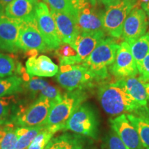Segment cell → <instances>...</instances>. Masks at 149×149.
Wrapping results in <instances>:
<instances>
[{
	"mask_svg": "<svg viewBox=\"0 0 149 149\" xmlns=\"http://www.w3.org/2000/svg\"><path fill=\"white\" fill-rule=\"evenodd\" d=\"M97 98L104 111L113 117L133 113L141 107L118 81L99 86Z\"/></svg>",
	"mask_w": 149,
	"mask_h": 149,
	"instance_id": "1",
	"label": "cell"
},
{
	"mask_svg": "<svg viewBox=\"0 0 149 149\" xmlns=\"http://www.w3.org/2000/svg\"><path fill=\"white\" fill-rule=\"evenodd\" d=\"M88 97L86 89H77L63 95L62 99L53 105L44 125L56 133L64 131L65 124L74 111Z\"/></svg>",
	"mask_w": 149,
	"mask_h": 149,
	"instance_id": "2",
	"label": "cell"
},
{
	"mask_svg": "<svg viewBox=\"0 0 149 149\" xmlns=\"http://www.w3.org/2000/svg\"><path fill=\"white\" fill-rule=\"evenodd\" d=\"M120 45L113 38H104L81 64L95 75L99 82L109 77V69L114 62Z\"/></svg>",
	"mask_w": 149,
	"mask_h": 149,
	"instance_id": "3",
	"label": "cell"
},
{
	"mask_svg": "<svg viewBox=\"0 0 149 149\" xmlns=\"http://www.w3.org/2000/svg\"><path fill=\"white\" fill-rule=\"evenodd\" d=\"M72 133L96 140L100 134V120L95 110L90 104L79 106L65 124L64 131Z\"/></svg>",
	"mask_w": 149,
	"mask_h": 149,
	"instance_id": "4",
	"label": "cell"
},
{
	"mask_svg": "<svg viewBox=\"0 0 149 149\" xmlns=\"http://www.w3.org/2000/svg\"><path fill=\"white\" fill-rule=\"evenodd\" d=\"M55 103L57 102L48 98L38 96L31 104L17 109L9 123L13 124L16 127H35L44 125Z\"/></svg>",
	"mask_w": 149,
	"mask_h": 149,
	"instance_id": "5",
	"label": "cell"
},
{
	"mask_svg": "<svg viewBox=\"0 0 149 149\" xmlns=\"http://www.w3.org/2000/svg\"><path fill=\"white\" fill-rule=\"evenodd\" d=\"M55 79L68 91L77 89L88 90L99 83L95 75L81 64L60 66Z\"/></svg>",
	"mask_w": 149,
	"mask_h": 149,
	"instance_id": "6",
	"label": "cell"
},
{
	"mask_svg": "<svg viewBox=\"0 0 149 149\" xmlns=\"http://www.w3.org/2000/svg\"><path fill=\"white\" fill-rule=\"evenodd\" d=\"M137 0H121L107 6L103 15L104 31L113 38H120L126 17L136 6Z\"/></svg>",
	"mask_w": 149,
	"mask_h": 149,
	"instance_id": "7",
	"label": "cell"
},
{
	"mask_svg": "<svg viewBox=\"0 0 149 149\" xmlns=\"http://www.w3.org/2000/svg\"><path fill=\"white\" fill-rule=\"evenodd\" d=\"M35 19L37 26L47 46L48 51H55L62 44L55 22L48 5L38 1L35 8Z\"/></svg>",
	"mask_w": 149,
	"mask_h": 149,
	"instance_id": "8",
	"label": "cell"
},
{
	"mask_svg": "<svg viewBox=\"0 0 149 149\" xmlns=\"http://www.w3.org/2000/svg\"><path fill=\"white\" fill-rule=\"evenodd\" d=\"M19 51L29 53L36 51L39 53L48 51L45 41L37 26L35 17L32 19L22 22L17 40Z\"/></svg>",
	"mask_w": 149,
	"mask_h": 149,
	"instance_id": "9",
	"label": "cell"
},
{
	"mask_svg": "<svg viewBox=\"0 0 149 149\" xmlns=\"http://www.w3.org/2000/svg\"><path fill=\"white\" fill-rule=\"evenodd\" d=\"M103 15L104 13L98 10L88 1L83 3L77 9L74 17L79 33H105Z\"/></svg>",
	"mask_w": 149,
	"mask_h": 149,
	"instance_id": "10",
	"label": "cell"
},
{
	"mask_svg": "<svg viewBox=\"0 0 149 149\" xmlns=\"http://www.w3.org/2000/svg\"><path fill=\"white\" fill-rule=\"evenodd\" d=\"M109 70L119 79L136 76L139 74L137 64L130 51L129 44L125 41L121 43L114 62L110 66Z\"/></svg>",
	"mask_w": 149,
	"mask_h": 149,
	"instance_id": "11",
	"label": "cell"
},
{
	"mask_svg": "<svg viewBox=\"0 0 149 149\" xmlns=\"http://www.w3.org/2000/svg\"><path fill=\"white\" fill-rule=\"evenodd\" d=\"M22 22L0 14V51L13 53L19 51L17 40Z\"/></svg>",
	"mask_w": 149,
	"mask_h": 149,
	"instance_id": "12",
	"label": "cell"
},
{
	"mask_svg": "<svg viewBox=\"0 0 149 149\" xmlns=\"http://www.w3.org/2000/svg\"><path fill=\"white\" fill-rule=\"evenodd\" d=\"M109 122L111 129L116 133L128 149H144L139 134L126 114L110 119Z\"/></svg>",
	"mask_w": 149,
	"mask_h": 149,
	"instance_id": "13",
	"label": "cell"
},
{
	"mask_svg": "<svg viewBox=\"0 0 149 149\" xmlns=\"http://www.w3.org/2000/svg\"><path fill=\"white\" fill-rule=\"evenodd\" d=\"M148 26V17L142 8L135 7L130 11L124 22L122 37L130 43L145 35Z\"/></svg>",
	"mask_w": 149,
	"mask_h": 149,
	"instance_id": "14",
	"label": "cell"
},
{
	"mask_svg": "<svg viewBox=\"0 0 149 149\" xmlns=\"http://www.w3.org/2000/svg\"><path fill=\"white\" fill-rule=\"evenodd\" d=\"M51 13L55 22L61 42L72 45L79 33L75 17L66 13L52 10Z\"/></svg>",
	"mask_w": 149,
	"mask_h": 149,
	"instance_id": "15",
	"label": "cell"
},
{
	"mask_svg": "<svg viewBox=\"0 0 149 149\" xmlns=\"http://www.w3.org/2000/svg\"><path fill=\"white\" fill-rule=\"evenodd\" d=\"M91 143L88 137L65 132L53 137L45 149H89Z\"/></svg>",
	"mask_w": 149,
	"mask_h": 149,
	"instance_id": "16",
	"label": "cell"
},
{
	"mask_svg": "<svg viewBox=\"0 0 149 149\" xmlns=\"http://www.w3.org/2000/svg\"><path fill=\"white\" fill-rule=\"evenodd\" d=\"M104 38L105 33H79L71 46L75 50L81 64H82Z\"/></svg>",
	"mask_w": 149,
	"mask_h": 149,
	"instance_id": "17",
	"label": "cell"
},
{
	"mask_svg": "<svg viewBox=\"0 0 149 149\" xmlns=\"http://www.w3.org/2000/svg\"><path fill=\"white\" fill-rule=\"evenodd\" d=\"M26 70L31 76L50 77L57 74L59 67L47 56L40 55L30 57L26 62Z\"/></svg>",
	"mask_w": 149,
	"mask_h": 149,
	"instance_id": "18",
	"label": "cell"
},
{
	"mask_svg": "<svg viewBox=\"0 0 149 149\" xmlns=\"http://www.w3.org/2000/svg\"><path fill=\"white\" fill-rule=\"evenodd\" d=\"M38 0H13L6 7L4 14L10 18L22 21L35 18Z\"/></svg>",
	"mask_w": 149,
	"mask_h": 149,
	"instance_id": "19",
	"label": "cell"
},
{
	"mask_svg": "<svg viewBox=\"0 0 149 149\" xmlns=\"http://www.w3.org/2000/svg\"><path fill=\"white\" fill-rule=\"evenodd\" d=\"M126 116L137 130L143 146L149 148V108L140 107Z\"/></svg>",
	"mask_w": 149,
	"mask_h": 149,
	"instance_id": "20",
	"label": "cell"
},
{
	"mask_svg": "<svg viewBox=\"0 0 149 149\" xmlns=\"http://www.w3.org/2000/svg\"><path fill=\"white\" fill-rule=\"evenodd\" d=\"M117 81L125 88L135 101L141 107H148V98L145 84L136 76L120 79Z\"/></svg>",
	"mask_w": 149,
	"mask_h": 149,
	"instance_id": "21",
	"label": "cell"
},
{
	"mask_svg": "<svg viewBox=\"0 0 149 149\" xmlns=\"http://www.w3.org/2000/svg\"><path fill=\"white\" fill-rule=\"evenodd\" d=\"M23 79L14 74L8 77H0V97L13 95L24 91Z\"/></svg>",
	"mask_w": 149,
	"mask_h": 149,
	"instance_id": "22",
	"label": "cell"
},
{
	"mask_svg": "<svg viewBox=\"0 0 149 149\" xmlns=\"http://www.w3.org/2000/svg\"><path fill=\"white\" fill-rule=\"evenodd\" d=\"M128 44L138 68L143 59L149 53V34H145L137 40L128 43Z\"/></svg>",
	"mask_w": 149,
	"mask_h": 149,
	"instance_id": "23",
	"label": "cell"
},
{
	"mask_svg": "<svg viewBox=\"0 0 149 149\" xmlns=\"http://www.w3.org/2000/svg\"><path fill=\"white\" fill-rule=\"evenodd\" d=\"M51 10L66 13L75 17L79 7L88 0H43Z\"/></svg>",
	"mask_w": 149,
	"mask_h": 149,
	"instance_id": "24",
	"label": "cell"
},
{
	"mask_svg": "<svg viewBox=\"0 0 149 149\" xmlns=\"http://www.w3.org/2000/svg\"><path fill=\"white\" fill-rule=\"evenodd\" d=\"M44 125L35 127H16L17 141L15 149H27L36 135L44 128Z\"/></svg>",
	"mask_w": 149,
	"mask_h": 149,
	"instance_id": "25",
	"label": "cell"
},
{
	"mask_svg": "<svg viewBox=\"0 0 149 149\" xmlns=\"http://www.w3.org/2000/svg\"><path fill=\"white\" fill-rule=\"evenodd\" d=\"M16 126L12 123L0 124V149H15Z\"/></svg>",
	"mask_w": 149,
	"mask_h": 149,
	"instance_id": "26",
	"label": "cell"
},
{
	"mask_svg": "<svg viewBox=\"0 0 149 149\" xmlns=\"http://www.w3.org/2000/svg\"><path fill=\"white\" fill-rule=\"evenodd\" d=\"M17 98L15 95L0 97V124L10 122L15 113Z\"/></svg>",
	"mask_w": 149,
	"mask_h": 149,
	"instance_id": "27",
	"label": "cell"
},
{
	"mask_svg": "<svg viewBox=\"0 0 149 149\" xmlns=\"http://www.w3.org/2000/svg\"><path fill=\"white\" fill-rule=\"evenodd\" d=\"M55 51V55L59 59L60 66L81 64L75 50L70 44L62 43Z\"/></svg>",
	"mask_w": 149,
	"mask_h": 149,
	"instance_id": "28",
	"label": "cell"
},
{
	"mask_svg": "<svg viewBox=\"0 0 149 149\" xmlns=\"http://www.w3.org/2000/svg\"><path fill=\"white\" fill-rule=\"evenodd\" d=\"M23 81L24 89H26L33 96L39 95V93L48 85V81L46 80L31 75L23 80Z\"/></svg>",
	"mask_w": 149,
	"mask_h": 149,
	"instance_id": "29",
	"label": "cell"
},
{
	"mask_svg": "<svg viewBox=\"0 0 149 149\" xmlns=\"http://www.w3.org/2000/svg\"><path fill=\"white\" fill-rule=\"evenodd\" d=\"M54 134L55 133L53 131L44 126L27 149H45L49 141L53 137Z\"/></svg>",
	"mask_w": 149,
	"mask_h": 149,
	"instance_id": "30",
	"label": "cell"
},
{
	"mask_svg": "<svg viewBox=\"0 0 149 149\" xmlns=\"http://www.w3.org/2000/svg\"><path fill=\"white\" fill-rule=\"evenodd\" d=\"M17 64L13 58L0 53V77H8L16 73Z\"/></svg>",
	"mask_w": 149,
	"mask_h": 149,
	"instance_id": "31",
	"label": "cell"
},
{
	"mask_svg": "<svg viewBox=\"0 0 149 149\" xmlns=\"http://www.w3.org/2000/svg\"><path fill=\"white\" fill-rule=\"evenodd\" d=\"M106 146L107 149H128L116 133L112 129L106 137Z\"/></svg>",
	"mask_w": 149,
	"mask_h": 149,
	"instance_id": "32",
	"label": "cell"
},
{
	"mask_svg": "<svg viewBox=\"0 0 149 149\" xmlns=\"http://www.w3.org/2000/svg\"><path fill=\"white\" fill-rule=\"evenodd\" d=\"M38 96L44 97L55 102H59L62 99L63 95L58 88L48 84L39 93Z\"/></svg>",
	"mask_w": 149,
	"mask_h": 149,
	"instance_id": "33",
	"label": "cell"
},
{
	"mask_svg": "<svg viewBox=\"0 0 149 149\" xmlns=\"http://www.w3.org/2000/svg\"><path fill=\"white\" fill-rule=\"evenodd\" d=\"M139 79L145 83L149 82V53L143 59L140 66L138 68Z\"/></svg>",
	"mask_w": 149,
	"mask_h": 149,
	"instance_id": "34",
	"label": "cell"
},
{
	"mask_svg": "<svg viewBox=\"0 0 149 149\" xmlns=\"http://www.w3.org/2000/svg\"><path fill=\"white\" fill-rule=\"evenodd\" d=\"M13 0H0V14L4 13L6 7Z\"/></svg>",
	"mask_w": 149,
	"mask_h": 149,
	"instance_id": "35",
	"label": "cell"
},
{
	"mask_svg": "<svg viewBox=\"0 0 149 149\" xmlns=\"http://www.w3.org/2000/svg\"><path fill=\"white\" fill-rule=\"evenodd\" d=\"M120 1H121V0H97V1L102 3L103 5H105L106 6L115 4V3L119 2Z\"/></svg>",
	"mask_w": 149,
	"mask_h": 149,
	"instance_id": "36",
	"label": "cell"
},
{
	"mask_svg": "<svg viewBox=\"0 0 149 149\" xmlns=\"http://www.w3.org/2000/svg\"><path fill=\"white\" fill-rule=\"evenodd\" d=\"M141 8L144 10V12L146 13L147 17H148L149 19V2L147 3L146 5L144 6L141 7Z\"/></svg>",
	"mask_w": 149,
	"mask_h": 149,
	"instance_id": "37",
	"label": "cell"
},
{
	"mask_svg": "<svg viewBox=\"0 0 149 149\" xmlns=\"http://www.w3.org/2000/svg\"><path fill=\"white\" fill-rule=\"evenodd\" d=\"M145 88H146V91L147 94V98L149 101V82L148 83H145Z\"/></svg>",
	"mask_w": 149,
	"mask_h": 149,
	"instance_id": "38",
	"label": "cell"
},
{
	"mask_svg": "<svg viewBox=\"0 0 149 149\" xmlns=\"http://www.w3.org/2000/svg\"><path fill=\"white\" fill-rule=\"evenodd\" d=\"M88 1L93 6H96L97 3V0H88Z\"/></svg>",
	"mask_w": 149,
	"mask_h": 149,
	"instance_id": "39",
	"label": "cell"
},
{
	"mask_svg": "<svg viewBox=\"0 0 149 149\" xmlns=\"http://www.w3.org/2000/svg\"><path fill=\"white\" fill-rule=\"evenodd\" d=\"M147 149H149V148H147Z\"/></svg>",
	"mask_w": 149,
	"mask_h": 149,
	"instance_id": "40",
	"label": "cell"
},
{
	"mask_svg": "<svg viewBox=\"0 0 149 149\" xmlns=\"http://www.w3.org/2000/svg\"><path fill=\"white\" fill-rule=\"evenodd\" d=\"M148 34H149V33H148Z\"/></svg>",
	"mask_w": 149,
	"mask_h": 149,
	"instance_id": "41",
	"label": "cell"
}]
</instances>
